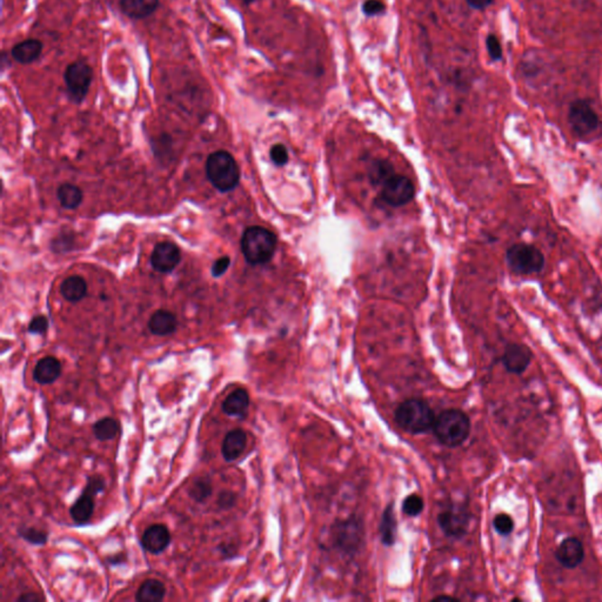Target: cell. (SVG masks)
Segmentation results:
<instances>
[{
  "mask_svg": "<svg viewBox=\"0 0 602 602\" xmlns=\"http://www.w3.org/2000/svg\"><path fill=\"white\" fill-rule=\"evenodd\" d=\"M18 533H19L20 536L23 539L26 540L28 543H32V545L43 546V545L48 543V534L45 532L33 528V527L21 528Z\"/></svg>",
  "mask_w": 602,
  "mask_h": 602,
  "instance_id": "obj_28",
  "label": "cell"
},
{
  "mask_svg": "<svg viewBox=\"0 0 602 602\" xmlns=\"http://www.w3.org/2000/svg\"><path fill=\"white\" fill-rule=\"evenodd\" d=\"M277 244L273 232L262 226H251L242 234V254L251 265H265L272 260Z\"/></svg>",
  "mask_w": 602,
  "mask_h": 602,
  "instance_id": "obj_1",
  "label": "cell"
},
{
  "mask_svg": "<svg viewBox=\"0 0 602 602\" xmlns=\"http://www.w3.org/2000/svg\"><path fill=\"white\" fill-rule=\"evenodd\" d=\"M119 432V425L112 418H103L93 425V434L100 441L115 439Z\"/></svg>",
  "mask_w": 602,
  "mask_h": 602,
  "instance_id": "obj_26",
  "label": "cell"
},
{
  "mask_svg": "<svg viewBox=\"0 0 602 602\" xmlns=\"http://www.w3.org/2000/svg\"><path fill=\"white\" fill-rule=\"evenodd\" d=\"M171 543V533L165 525L155 523L142 536V546L152 554H160Z\"/></svg>",
  "mask_w": 602,
  "mask_h": 602,
  "instance_id": "obj_14",
  "label": "cell"
},
{
  "mask_svg": "<svg viewBox=\"0 0 602 602\" xmlns=\"http://www.w3.org/2000/svg\"><path fill=\"white\" fill-rule=\"evenodd\" d=\"M182 253L178 246L172 242H159L150 255V264L157 272L170 273L179 265Z\"/></svg>",
  "mask_w": 602,
  "mask_h": 602,
  "instance_id": "obj_11",
  "label": "cell"
},
{
  "mask_svg": "<svg viewBox=\"0 0 602 602\" xmlns=\"http://www.w3.org/2000/svg\"><path fill=\"white\" fill-rule=\"evenodd\" d=\"M361 10H362L365 16H380L386 11V5L382 0H365Z\"/></svg>",
  "mask_w": 602,
  "mask_h": 602,
  "instance_id": "obj_31",
  "label": "cell"
},
{
  "mask_svg": "<svg viewBox=\"0 0 602 602\" xmlns=\"http://www.w3.org/2000/svg\"><path fill=\"white\" fill-rule=\"evenodd\" d=\"M93 498L95 496L83 492V494L72 505L70 513H71L72 519L75 523L84 525L91 519L93 511H95Z\"/></svg>",
  "mask_w": 602,
  "mask_h": 602,
  "instance_id": "obj_22",
  "label": "cell"
},
{
  "mask_svg": "<svg viewBox=\"0 0 602 602\" xmlns=\"http://www.w3.org/2000/svg\"><path fill=\"white\" fill-rule=\"evenodd\" d=\"M508 269L516 275H531L541 272L545 267V255L531 244H514L506 252Z\"/></svg>",
  "mask_w": 602,
  "mask_h": 602,
  "instance_id": "obj_5",
  "label": "cell"
},
{
  "mask_svg": "<svg viewBox=\"0 0 602 602\" xmlns=\"http://www.w3.org/2000/svg\"><path fill=\"white\" fill-rule=\"evenodd\" d=\"M240 1H242V3H244V4L250 5V4H253V3H254V1H255V0H240Z\"/></svg>",
  "mask_w": 602,
  "mask_h": 602,
  "instance_id": "obj_41",
  "label": "cell"
},
{
  "mask_svg": "<svg viewBox=\"0 0 602 602\" xmlns=\"http://www.w3.org/2000/svg\"><path fill=\"white\" fill-rule=\"evenodd\" d=\"M212 492H213V488H212L211 480L206 476H202V478L195 479L191 485L188 496H190L191 499L195 500V503H202L212 496Z\"/></svg>",
  "mask_w": 602,
  "mask_h": 602,
  "instance_id": "obj_27",
  "label": "cell"
},
{
  "mask_svg": "<svg viewBox=\"0 0 602 602\" xmlns=\"http://www.w3.org/2000/svg\"><path fill=\"white\" fill-rule=\"evenodd\" d=\"M436 601H441V600H445V601H448V600H454V599L451 598V596H438V598L434 599Z\"/></svg>",
  "mask_w": 602,
  "mask_h": 602,
  "instance_id": "obj_40",
  "label": "cell"
},
{
  "mask_svg": "<svg viewBox=\"0 0 602 602\" xmlns=\"http://www.w3.org/2000/svg\"><path fill=\"white\" fill-rule=\"evenodd\" d=\"M250 406V396L244 389H238L230 393L222 402V412L226 416L244 418Z\"/></svg>",
  "mask_w": 602,
  "mask_h": 602,
  "instance_id": "obj_20",
  "label": "cell"
},
{
  "mask_svg": "<svg viewBox=\"0 0 602 602\" xmlns=\"http://www.w3.org/2000/svg\"><path fill=\"white\" fill-rule=\"evenodd\" d=\"M43 43L38 39H26L14 45L11 56L17 63L28 65L39 59L43 53Z\"/></svg>",
  "mask_w": 602,
  "mask_h": 602,
  "instance_id": "obj_18",
  "label": "cell"
},
{
  "mask_svg": "<svg viewBox=\"0 0 602 602\" xmlns=\"http://www.w3.org/2000/svg\"><path fill=\"white\" fill-rule=\"evenodd\" d=\"M93 80V70L83 60L70 64L64 72V81L68 95L75 104H80L88 95Z\"/></svg>",
  "mask_w": 602,
  "mask_h": 602,
  "instance_id": "obj_7",
  "label": "cell"
},
{
  "mask_svg": "<svg viewBox=\"0 0 602 602\" xmlns=\"http://www.w3.org/2000/svg\"><path fill=\"white\" fill-rule=\"evenodd\" d=\"M271 160L277 166H284L289 162V150L285 145L275 144L270 150Z\"/></svg>",
  "mask_w": 602,
  "mask_h": 602,
  "instance_id": "obj_33",
  "label": "cell"
},
{
  "mask_svg": "<svg viewBox=\"0 0 602 602\" xmlns=\"http://www.w3.org/2000/svg\"><path fill=\"white\" fill-rule=\"evenodd\" d=\"M568 122L575 135L585 138L598 130L600 125L599 115L587 100L573 101L568 112Z\"/></svg>",
  "mask_w": 602,
  "mask_h": 602,
  "instance_id": "obj_9",
  "label": "cell"
},
{
  "mask_svg": "<svg viewBox=\"0 0 602 602\" xmlns=\"http://www.w3.org/2000/svg\"><path fill=\"white\" fill-rule=\"evenodd\" d=\"M486 48H487L488 55L493 61H499L503 59V48L500 44L498 37L494 35H488L486 38Z\"/></svg>",
  "mask_w": 602,
  "mask_h": 602,
  "instance_id": "obj_32",
  "label": "cell"
},
{
  "mask_svg": "<svg viewBox=\"0 0 602 602\" xmlns=\"http://www.w3.org/2000/svg\"><path fill=\"white\" fill-rule=\"evenodd\" d=\"M48 321L44 315H37L32 319L30 325H28V332L32 334H40L43 336L48 332Z\"/></svg>",
  "mask_w": 602,
  "mask_h": 602,
  "instance_id": "obj_35",
  "label": "cell"
},
{
  "mask_svg": "<svg viewBox=\"0 0 602 602\" xmlns=\"http://www.w3.org/2000/svg\"><path fill=\"white\" fill-rule=\"evenodd\" d=\"M37 600H39V598H38V595L35 594V593L25 594L23 595V596L18 598V601H37Z\"/></svg>",
  "mask_w": 602,
  "mask_h": 602,
  "instance_id": "obj_39",
  "label": "cell"
},
{
  "mask_svg": "<svg viewBox=\"0 0 602 602\" xmlns=\"http://www.w3.org/2000/svg\"><path fill=\"white\" fill-rule=\"evenodd\" d=\"M425 503L423 498L416 494L408 496L402 503V511L408 516H418L424 511Z\"/></svg>",
  "mask_w": 602,
  "mask_h": 602,
  "instance_id": "obj_29",
  "label": "cell"
},
{
  "mask_svg": "<svg viewBox=\"0 0 602 602\" xmlns=\"http://www.w3.org/2000/svg\"><path fill=\"white\" fill-rule=\"evenodd\" d=\"M234 503H235V496L232 492L225 491L220 493L218 498L219 507L229 509V508L233 507Z\"/></svg>",
  "mask_w": 602,
  "mask_h": 602,
  "instance_id": "obj_37",
  "label": "cell"
},
{
  "mask_svg": "<svg viewBox=\"0 0 602 602\" xmlns=\"http://www.w3.org/2000/svg\"><path fill=\"white\" fill-rule=\"evenodd\" d=\"M396 513L393 503L389 505L381 516L380 535L381 541L385 546H393L396 543V531H398Z\"/></svg>",
  "mask_w": 602,
  "mask_h": 602,
  "instance_id": "obj_23",
  "label": "cell"
},
{
  "mask_svg": "<svg viewBox=\"0 0 602 602\" xmlns=\"http://www.w3.org/2000/svg\"><path fill=\"white\" fill-rule=\"evenodd\" d=\"M436 419L432 408L421 399H408L401 402L396 411V424L411 434H423L431 431Z\"/></svg>",
  "mask_w": 602,
  "mask_h": 602,
  "instance_id": "obj_3",
  "label": "cell"
},
{
  "mask_svg": "<svg viewBox=\"0 0 602 602\" xmlns=\"http://www.w3.org/2000/svg\"><path fill=\"white\" fill-rule=\"evenodd\" d=\"M493 526H494L496 531L498 532L500 535L507 536V535L511 534L513 530H514V521H513V519H512L509 515L501 513V514H498L496 518H494Z\"/></svg>",
  "mask_w": 602,
  "mask_h": 602,
  "instance_id": "obj_30",
  "label": "cell"
},
{
  "mask_svg": "<svg viewBox=\"0 0 602 602\" xmlns=\"http://www.w3.org/2000/svg\"><path fill=\"white\" fill-rule=\"evenodd\" d=\"M61 374V364L55 357H45L38 361L33 371V379L40 385L53 384Z\"/></svg>",
  "mask_w": 602,
  "mask_h": 602,
  "instance_id": "obj_19",
  "label": "cell"
},
{
  "mask_svg": "<svg viewBox=\"0 0 602 602\" xmlns=\"http://www.w3.org/2000/svg\"><path fill=\"white\" fill-rule=\"evenodd\" d=\"M434 434L440 444L447 447H459L468 439L471 433V420L460 409H446L436 419Z\"/></svg>",
  "mask_w": 602,
  "mask_h": 602,
  "instance_id": "obj_2",
  "label": "cell"
},
{
  "mask_svg": "<svg viewBox=\"0 0 602 602\" xmlns=\"http://www.w3.org/2000/svg\"><path fill=\"white\" fill-rule=\"evenodd\" d=\"M376 186L380 187L381 199L389 206H404L416 197L413 182L407 177L398 175L394 170L385 175Z\"/></svg>",
  "mask_w": 602,
  "mask_h": 602,
  "instance_id": "obj_6",
  "label": "cell"
},
{
  "mask_svg": "<svg viewBox=\"0 0 602 602\" xmlns=\"http://www.w3.org/2000/svg\"><path fill=\"white\" fill-rule=\"evenodd\" d=\"M231 265L230 257H222L217 262H214L212 266V275L214 278L222 277V274L225 273L226 271L229 270Z\"/></svg>",
  "mask_w": 602,
  "mask_h": 602,
  "instance_id": "obj_36",
  "label": "cell"
},
{
  "mask_svg": "<svg viewBox=\"0 0 602 602\" xmlns=\"http://www.w3.org/2000/svg\"><path fill=\"white\" fill-rule=\"evenodd\" d=\"M83 192L79 187L72 184H63L57 191V198L60 205L66 210H75L83 202Z\"/></svg>",
  "mask_w": 602,
  "mask_h": 602,
  "instance_id": "obj_25",
  "label": "cell"
},
{
  "mask_svg": "<svg viewBox=\"0 0 602 602\" xmlns=\"http://www.w3.org/2000/svg\"><path fill=\"white\" fill-rule=\"evenodd\" d=\"M178 321L175 314L166 309H158L152 314L148 320V329L158 337H166L175 332Z\"/></svg>",
  "mask_w": 602,
  "mask_h": 602,
  "instance_id": "obj_17",
  "label": "cell"
},
{
  "mask_svg": "<svg viewBox=\"0 0 602 602\" xmlns=\"http://www.w3.org/2000/svg\"><path fill=\"white\" fill-rule=\"evenodd\" d=\"M160 0H119L120 10L131 19H145L157 11Z\"/></svg>",
  "mask_w": 602,
  "mask_h": 602,
  "instance_id": "obj_16",
  "label": "cell"
},
{
  "mask_svg": "<svg viewBox=\"0 0 602 602\" xmlns=\"http://www.w3.org/2000/svg\"><path fill=\"white\" fill-rule=\"evenodd\" d=\"M555 558L563 567L573 570L583 563L585 558L583 543L573 536L567 538L556 548Z\"/></svg>",
  "mask_w": 602,
  "mask_h": 602,
  "instance_id": "obj_13",
  "label": "cell"
},
{
  "mask_svg": "<svg viewBox=\"0 0 602 602\" xmlns=\"http://www.w3.org/2000/svg\"><path fill=\"white\" fill-rule=\"evenodd\" d=\"M438 523L447 536L461 538L467 532L469 515L466 508L449 506L438 515Z\"/></svg>",
  "mask_w": 602,
  "mask_h": 602,
  "instance_id": "obj_10",
  "label": "cell"
},
{
  "mask_svg": "<svg viewBox=\"0 0 602 602\" xmlns=\"http://www.w3.org/2000/svg\"><path fill=\"white\" fill-rule=\"evenodd\" d=\"M364 525L356 516L338 521L333 526L334 545L346 554H354L359 551L364 543Z\"/></svg>",
  "mask_w": 602,
  "mask_h": 602,
  "instance_id": "obj_8",
  "label": "cell"
},
{
  "mask_svg": "<svg viewBox=\"0 0 602 602\" xmlns=\"http://www.w3.org/2000/svg\"><path fill=\"white\" fill-rule=\"evenodd\" d=\"M166 594V588L163 583L155 579L146 580L139 587L135 600L140 602H159L164 600Z\"/></svg>",
  "mask_w": 602,
  "mask_h": 602,
  "instance_id": "obj_24",
  "label": "cell"
},
{
  "mask_svg": "<svg viewBox=\"0 0 602 602\" xmlns=\"http://www.w3.org/2000/svg\"><path fill=\"white\" fill-rule=\"evenodd\" d=\"M493 1L494 0H466V3H467L472 8H474V10H485V8H487L489 5L493 4Z\"/></svg>",
  "mask_w": 602,
  "mask_h": 602,
  "instance_id": "obj_38",
  "label": "cell"
},
{
  "mask_svg": "<svg viewBox=\"0 0 602 602\" xmlns=\"http://www.w3.org/2000/svg\"><path fill=\"white\" fill-rule=\"evenodd\" d=\"M60 293L70 302H78L83 300L88 294V284L84 280V278L72 275L61 282Z\"/></svg>",
  "mask_w": 602,
  "mask_h": 602,
  "instance_id": "obj_21",
  "label": "cell"
},
{
  "mask_svg": "<svg viewBox=\"0 0 602 602\" xmlns=\"http://www.w3.org/2000/svg\"><path fill=\"white\" fill-rule=\"evenodd\" d=\"M246 445H247V436L242 428H235L227 433L222 446V456L225 461L232 463L239 459L245 451Z\"/></svg>",
  "mask_w": 602,
  "mask_h": 602,
  "instance_id": "obj_15",
  "label": "cell"
},
{
  "mask_svg": "<svg viewBox=\"0 0 602 602\" xmlns=\"http://www.w3.org/2000/svg\"><path fill=\"white\" fill-rule=\"evenodd\" d=\"M533 353L528 346L523 344H509L503 356L505 369L512 374H521L531 365Z\"/></svg>",
  "mask_w": 602,
  "mask_h": 602,
  "instance_id": "obj_12",
  "label": "cell"
},
{
  "mask_svg": "<svg viewBox=\"0 0 602 602\" xmlns=\"http://www.w3.org/2000/svg\"><path fill=\"white\" fill-rule=\"evenodd\" d=\"M104 488H105V481H104L103 478L93 476L88 478V483H86V486L84 488L83 492L95 496L101 493L104 491Z\"/></svg>",
  "mask_w": 602,
  "mask_h": 602,
  "instance_id": "obj_34",
  "label": "cell"
},
{
  "mask_svg": "<svg viewBox=\"0 0 602 602\" xmlns=\"http://www.w3.org/2000/svg\"><path fill=\"white\" fill-rule=\"evenodd\" d=\"M206 175L217 190L230 192L238 186L240 168L233 155L226 150H217L207 158Z\"/></svg>",
  "mask_w": 602,
  "mask_h": 602,
  "instance_id": "obj_4",
  "label": "cell"
}]
</instances>
